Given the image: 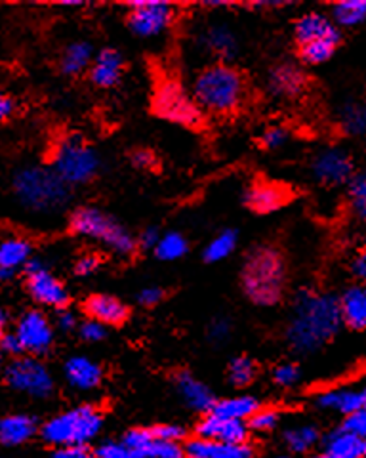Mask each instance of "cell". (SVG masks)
<instances>
[{
  "label": "cell",
  "mask_w": 366,
  "mask_h": 458,
  "mask_svg": "<svg viewBox=\"0 0 366 458\" xmlns=\"http://www.w3.org/2000/svg\"><path fill=\"white\" fill-rule=\"evenodd\" d=\"M340 327V308L334 296L304 291L294 302V315L287 336L295 352L312 353L332 340Z\"/></svg>",
  "instance_id": "obj_1"
},
{
  "label": "cell",
  "mask_w": 366,
  "mask_h": 458,
  "mask_svg": "<svg viewBox=\"0 0 366 458\" xmlns=\"http://www.w3.org/2000/svg\"><path fill=\"white\" fill-rule=\"evenodd\" d=\"M246 82L238 71L228 64H212L196 73L193 81V99L201 111L212 114H231L243 106Z\"/></svg>",
  "instance_id": "obj_2"
},
{
  "label": "cell",
  "mask_w": 366,
  "mask_h": 458,
  "mask_svg": "<svg viewBox=\"0 0 366 458\" xmlns=\"http://www.w3.org/2000/svg\"><path fill=\"white\" fill-rule=\"evenodd\" d=\"M287 269L280 252L273 247H258L243 267L245 294L258 306H273L285 294Z\"/></svg>",
  "instance_id": "obj_3"
},
{
  "label": "cell",
  "mask_w": 366,
  "mask_h": 458,
  "mask_svg": "<svg viewBox=\"0 0 366 458\" xmlns=\"http://www.w3.org/2000/svg\"><path fill=\"white\" fill-rule=\"evenodd\" d=\"M20 203L33 212H54L69 200V185L52 168L27 166L13 178Z\"/></svg>",
  "instance_id": "obj_4"
},
{
  "label": "cell",
  "mask_w": 366,
  "mask_h": 458,
  "mask_svg": "<svg viewBox=\"0 0 366 458\" xmlns=\"http://www.w3.org/2000/svg\"><path fill=\"white\" fill-rule=\"evenodd\" d=\"M102 414L90 405H80L67 412L50 419L40 428V434L52 445L63 447H84L102 429Z\"/></svg>",
  "instance_id": "obj_5"
},
{
  "label": "cell",
  "mask_w": 366,
  "mask_h": 458,
  "mask_svg": "<svg viewBox=\"0 0 366 458\" xmlns=\"http://www.w3.org/2000/svg\"><path fill=\"white\" fill-rule=\"evenodd\" d=\"M71 229L77 235L100 241L121 256H130L136 250L134 237L126 229L100 208L84 207L75 210L71 216Z\"/></svg>",
  "instance_id": "obj_6"
},
{
  "label": "cell",
  "mask_w": 366,
  "mask_h": 458,
  "mask_svg": "<svg viewBox=\"0 0 366 458\" xmlns=\"http://www.w3.org/2000/svg\"><path fill=\"white\" fill-rule=\"evenodd\" d=\"M52 170L67 185H80L100 170V157L80 136H67L52 153Z\"/></svg>",
  "instance_id": "obj_7"
},
{
  "label": "cell",
  "mask_w": 366,
  "mask_h": 458,
  "mask_svg": "<svg viewBox=\"0 0 366 458\" xmlns=\"http://www.w3.org/2000/svg\"><path fill=\"white\" fill-rule=\"evenodd\" d=\"M154 111L162 119L183 126H196L203 119V111L195 104L193 96L176 81H164L154 92Z\"/></svg>",
  "instance_id": "obj_8"
},
{
  "label": "cell",
  "mask_w": 366,
  "mask_h": 458,
  "mask_svg": "<svg viewBox=\"0 0 366 458\" xmlns=\"http://www.w3.org/2000/svg\"><path fill=\"white\" fill-rule=\"evenodd\" d=\"M6 382L13 390L31 397H48L54 390V377L37 357H18L6 367Z\"/></svg>",
  "instance_id": "obj_9"
},
{
  "label": "cell",
  "mask_w": 366,
  "mask_h": 458,
  "mask_svg": "<svg viewBox=\"0 0 366 458\" xmlns=\"http://www.w3.org/2000/svg\"><path fill=\"white\" fill-rule=\"evenodd\" d=\"M23 269L27 274V289H29L33 300L48 308L63 310L67 306L69 293L65 284L55 279L38 258H29Z\"/></svg>",
  "instance_id": "obj_10"
},
{
  "label": "cell",
  "mask_w": 366,
  "mask_h": 458,
  "mask_svg": "<svg viewBox=\"0 0 366 458\" xmlns=\"http://www.w3.org/2000/svg\"><path fill=\"white\" fill-rule=\"evenodd\" d=\"M176 18V8L168 3H134L129 12V25L137 37L153 38L162 35Z\"/></svg>",
  "instance_id": "obj_11"
},
{
  "label": "cell",
  "mask_w": 366,
  "mask_h": 458,
  "mask_svg": "<svg viewBox=\"0 0 366 458\" xmlns=\"http://www.w3.org/2000/svg\"><path fill=\"white\" fill-rule=\"evenodd\" d=\"M23 352H29L33 355L46 353L54 344V328L52 323L45 313L40 311H27L21 315L18 321L16 333Z\"/></svg>",
  "instance_id": "obj_12"
},
{
  "label": "cell",
  "mask_w": 366,
  "mask_h": 458,
  "mask_svg": "<svg viewBox=\"0 0 366 458\" xmlns=\"http://www.w3.org/2000/svg\"><path fill=\"white\" fill-rule=\"evenodd\" d=\"M312 172L317 182L325 185H340L354 176V161L340 148L322 149L315 155Z\"/></svg>",
  "instance_id": "obj_13"
},
{
  "label": "cell",
  "mask_w": 366,
  "mask_h": 458,
  "mask_svg": "<svg viewBox=\"0 0 366 458\" xmlns=\"http://www.w3.org/2000/svg\"><path fill=\"white\" fill-rule=\"evenodd\" d=\"M196 437L221 443H246L248 426L241 420L220 419L216 414L208 412L206 417L196 424Z\"/></svg>",
  "instance_id": "obj_14"
},
{
  "label": "cell",
  "mask_w": 366,
  "mask_h": 458,
  "mask_svg": "<svg viewBox=\"0 0 366 458\" xmlns=\"http://www.w3.org/2000/svg\"><path fill=\"white\" fill-rule=\"evenodd\" d=\"M189 458H252L254 451L248 443H221L195 437L183 449Z\"/></svg>",
  "instance_id": "obj_15"
},
{
  "label": "cell",
  "mask_w": 366,
  "mask_h": 458,
  "mask_svg": "<svg viewBox=\"0 0 366 458\" xmlns=\"http://www.w3.org/2000/svg\"><path fill=\"white\" fill-rule=\"evenodd\" d=\"M305 89L304 71L294 64H280L267 77V90L275 98H295Z\"/></svg>",
  "instance_id": "obj_16"
},
{
  "label": "cell",
  "mask_w": 366,
  "mask_h": 458,
  "mask_svg": "<svg viewBox=\"0 0 366 458\" xmlns=\"http://www.w3.org/2000/svg\"><path fill=\"white\" fill-rule=\"evenodd\" d=\"M295 40L300 47L317 40H340V31L325 13L312 12L295 23Z\"/></svg>",
  "instance_id": "obj_17"
},
{
  "label": "cell",
  "mask_w": 366,
  "mask_h": 458,
  "mask_svg": "<svg viewBox=\"0 0 366 458\" xmlns=\"http://www.w3.org/2000/svg\"><path fill=\"white\" fill-rule=\"evenodd\" d=\"M199 45L208 54H212V55H216V57H220V60H225V62L233 60V57L238 52L237 37L225 23L208 25L199 37Z\"/></svg>",
  "instance_id": "obj_18"
},
{
  "label": "cell",
  "mask_w": 366,
  "mask_h": 458,
  "mask_svg": "<svg viewBox=\"0 0 366 458\" xmlns=\"http://www.w3.org/2000/svg\"><path fill=\"white\" fill-rule=\"evenodd\" d=\"M84 311L88 318L102 325H122L129 318V308H126L119 298L109 294L90 296L84 304Z\"/></svg>",
  "instance_id": "obj_19"
},
{
  "label": "cell",
  "mask_w": 366,
  "mask_h": 458,
  "mask_svg": "<svg viewBox=\"0 0 366 458\" xmlns=\"http://www.w3.org/2000/svg\"><path fill=\"white\" fill-rule=\"evenodd\" d=\"M176 388L186 401V405L193 411L199 412H210L216 403L214 394L210 392L208 386H204L201 380H196L189 372H179L176 377Z\"/></svg>",
  "instance_id": "obj_20"
},
{
  "label": "cell",
  "mask_w": 366,
  "mask_h": 458,
  "mask_svg": "<svg viewBox=\"0 0 366 458\" xmlns=\"http://www.w3.org/2000/svg\"><path fill=\"white\" fill-rule=\"evenodd\" d=\"M65 378L77 390H94L102 382V367L88 357H71L65 363Z\"/></svg>",
  "instance_id": "obj_21"
},
{
  "label": "cell",
  "mask_w": 366,
  "mask_h": 458,
  "mask_svg": "<svg viewBox=\"0 0 366 458\" xmlns=\"http://www.w3.org/2000/svg\"><path fill=\"white\" fill-rule=\"evenodd\" d=\"M337 308H340L342 323L347 327L355 331H362L366 327V291L362 286H349L344 296L337 300Z\"/></svg>",
  "instance_id": "obj_22"
},
{
  "label": "cell",
  "mask_w": 366,
  "mask_h": 458,
  "mask_svg": "<svg viewBox=\"0 0 366 458\" xmlns=\"http://www.w3.org/2000/svg\"><path fill=\"white\" fill-rule=\"evenodd\" d=\"M122 73V55L117 50H102L96 55L92 71H90V79L96 86L100 89H111L115 86L121 79Z\"/></svg>",
  "instance_id": "obj_23"
},
{
  "label": "cell",
  "mask_w": 366,
  "mask_h": 458,
  "mask_svg": "<svg viewBox=\"0 0 366 458\" xmlns=\"http://www.w3.org/2000/svg\"><path fill=\"white\" fill-rule=\"evenodd\" d=\"M246 205L260 214L273 212L287 203V191L275 183L260 182L246 191Z\"/></svg>",
  "instance_id": "obj_24"
},
{
  "label": "cell",
  "mask_w": 366,
  "mask_h": 458,
  "mask_svg": "<svg viewBox=\"0 0 366 458\" xmlns=\"http://www.w3.org/2000/svg\"><path fill=\"white\" fill-rule=\"evenodd\" d=\"M37 432L35 419L27 414H10L0 419V443L6 447H16L29 441Z\"/></svg>",
  "instance_id": "obj_25"
},
{
  "label": "cell",
  "mask_w": 366,
  "mask_h": 458,
  "mask_svg": "<svg viewBox=\"0 0 366 458\" xmlns=\"http://www.w3.org/2000/svg\"><path fill=\"white\" fill-rule=\"evenodd\" d=\"M31 258V245L25 239H6L0 242V279H8Z\"/></svg>",
  "instance_id": "obj_26"
},
{
  "label": "cell",
  "mask_w": 366,
  "mask_h": 458,
  "mask_svg": "<svg viewBox=\"0 0 366 458\" xmlns=\"http://www.w3.org/2000/svg\"><path fill=\"white\" fill-rule=\"evenodd\" d=\"M317 403L322 409L337 411L342 414H351L362 411L366 405V392L364 390H330L317 397Z\"/></svg>",
  "instance_id": "obj_27"
},
{
  "label": "cell",
  "mask_w": 366,
  "mask_h": 458,
  "mask_svg": "<svg viewBox=\"0 0 366 458\" xmlns=\"http://www.w3.org/2000/svg\"><path fill=\"white\" fill-rule=\"evenodd\" d=\"M325 454L330 458H362L366 454V443L362 437L337 429V432L329 436Z\"/></svg>",
  "instance_id": "obj_28"
},
{
  "label": "cell",
  "mask_w": 366,
  "mask_h": 458,
  "mask_svg": "<svg viewBox=\"0 0 366 458\" xmlns=\"http://www.w3.org/2000/svg\"><path fill=\"white\" fill-rule=\"evenodd\" d=\"M260 409L258 401L250 395H243V397H233V399H223L214 403L212 407V414L220 419H229V420H241L245 422L246 419H250L252 414Z\"/></svg>",
  "instance_id": "obj_29"
},
{
  "label": "cell",
  "mask_w": 366,
  "mask_h": 458,
  "mask_svg": "<svg viewBox=\"0 0 366 458\" xmlns=\"http://www.w3.org/2000/svg\"><path fill=\"white\" fill-rule=\"evenodd\" d=\"M92 62V45L90 42L77 40L69 45L62 55V71L67 75H79Z\"/></svg>",
  "instance_id": "obj_30"
},
{
  "label": "cell",
  "mask_w": 366,
  "mask_h": 458,
  "mask_svg": "<svg viewBox=\"0 0 366 458\" xmlns=\"http://www.w3.org/2000/svg\"><path fill=\"white\" fill-rule=\"evenodd\" d=\"M332 18L340 27H357L366 20V3L362 0H344L332 6Z\"/></svg>",
  "instance_id": "obj_31"
},
{
  "label": "cell",
  "mask_w": 366,
  "mask_h": 458,
  "mask_svg": "<svg viewBox=\"0 0 366 458\" xmlns=\"http://www.w3.org/2000/svg\"><path fill=\"white\" fill-rule=\"evenodd\" d=\"M187 249H189L187 239L181 233L172 232V233L161 235L157 247H154V252H157L161 260L172 262V260H178V258H181V256H186Z\"/></svg>",
  "instance_id": "obj_32"
},
{
  "label": "cell",
  "mask_w": 366,
  "mask_h": 458,
  "mask_svg": "<svg viewBox=\"0 0 366 458\" xmlns=\"http://www.w3.org/2000/svg\"><path fill=\"white\" fill-rule=\"evenodd\" d=\"M235 247H237V233L233 229H225V232H221L208 242L204 249V258L208 262L225 260V258L233 254Z\"/></svg>",
  "instance_id": "obj_33"
},
{
  "label": "cell",
  "mask_w": 366,
  "mask_h": 458,
  "mask_svg": "<svg viewBox=\"0 0 366 458\" xmlns=\"http://www.w3.org/2000/svg\"><path fill=\"white\" fill-rule=\"evenodd\" d=\"M287 445L294 451V453H305L312 447L317 445L319 441V429L315 426H295L285 434Z\"/></svg>",
  "instance_id": "obj_34"
},
{
  "label": "cell",
  "mask_w": 366,
  "mask_h": 458,
  "mask_svg": "<svg viewBox=\"0 0 366 458\" xmlns=\"http://www.w3.org/2000/svg\"><path fill=\"white\" fill-rule=\"evenodd\" d=\"M340 40H317V42H309V45L300 47V55L302 60L309 65H319L329 62L334 55Z\"/></svg>",
  "instance_id": "obj_35"
},
{
  "label": "cell",
  "mask_w": 366,
  "mask_h": 458,
  "mask_svg": "<svg viewBox=\"0 0 366 458\" xmlns=\"http://www.w3.org/2000/svg\"><path fill=\"white\" fill-rule=\"evenodd\" d=\"M340 124L349 136H362L366 132V111L361 104H347L342 109Z\"/></svg>",
  "instance_id": "obj_36"
},
{
  "label": "cell",
  "mask_w": 366,
  "mask_h": 458,
  "mask_svg": "<svg viewBox=\"0 0 366 458\" xmlns=\"http://www.w3.org/2000/svg\"><path fill=\"white\" fill-rule=\"evenodd\" d=\"M256 377V365L248 357H237V360L231 361L229 365V380L233 382V386H248Z\"/></svg>",
  "instance_id": "obj_37"
},
{
  "label": "cell",
  "mask_w": 366,
  "mask_h": 458,
  "mask_svg": "<svg viewBox=\"0 0 366 458\" xmlns=\"http://www.w3.org/2000/svg\"><path fill=\"white\" fill-rule=\"evenodd\" d=\"M122 443L137 458H147L149 456V449H151V443H153L151 429H130V432L124 436Z\"/></svg>",
  "instance_id": "obj_38"
},
{
  "label": "cell",
  "mask_w": 366,
  "mask_h": 458,
  "mask_svg": "<svg viewBox=\"0 0 366 458\" xmlns=\"http://www.w3.org/2000/svg\"><path fill=\"white\" fill-rule=\"evenodd\" d=\"M349 200L357 216H366V176L357 174L349 178Z\"/></svg>",
  "instance_id": "obj_39"
},
{
  "label": "cell",
  "mask_w": 366,
  "mask_h": 458,
  "mask_svg": "<svg viewBox=\"0 0 366 458\" xmlns=\"http://www.w3.org/2000/svg\"><path fill=\"white\" fill-rule=\"evenodd\" d=\"M279 412L273 409H258L250 420V428L256 429V432H271L273 428L279 426Z\"/></svg>",
  "instance_id": "obj_40"
},
{
  "label": "cell",
  "mask_w": 366,
  "mask_h": 458,
  "mask_svg": "<svg viewBox=\"0 0 366 458\" xmlns=\"http://www.w3.org/2000/svg\"><path fill=\"white\" fill-rule=\"evenodd\" d=\"M183 456H186V451H183V447L179 445V443L161 441V439H154L153 437V443H151V449H149V456L147 458H183Z\"/></svg>",
  "instance_id": "obj_41"
},
{
  "label": "cell",
  "mask_w": 366,
  "mask_h": 458,
  "mask_svg": "<svg viewBox=\"0 0 366 458\" xmlns=\"http://www.w3.org/2000/svg\"><path fill=\"white\" fill-rule=\"evenodd\" d=\"M344 432L351 434V436H357V437H366V411H357V412H351L345 417L342 428Z\"/></svg>",
  "instance_id": "obj_42"
},
{
  "label": "cell",
  "mask_w": 366,
  "mask_h": 458,
  "mask_svg": "<svg viewBox=\"0 0 366 458\" xmlns=\"http://www.w3.org/2000/svg\"><path fill=\"white\" fill-rule=\"evenodd\" d=\"M273 378L280 386V388H290V386H294L300 380V370L292 363H283L275 369Z\"/></svg>",
  "instance_id": "obj_43"
},
{
  "label": "cell",
  "mask_w": 366,
  "mask_h": 458,
  "mask_svg": "<svg viewBox=\"0 0 366 458\" xmlns=\"http://www.w3.org/2000/svg\"><path fill=\"white\" fill-rule=\"evenodd\" d=\"M288 141V132L283 126H271L262 134V146L265 149H279Z\"/></svg>",
  "instance_id": "obj_44"
},
{
  "label": "cell",
  "mask_w": 366,
  "mask_h": 458,
  "mask_svg": "<svg viewBox=\"0 0 366 458\" xmlns=\"http://www.w3.org/2000/svg\"><path fill=\"white\" fill-rule=\"evenodd\" d=\"M151 434L154 439L179 443L183 437H186V429L178 424H161V426H154L151 429Z\"/></svg>",
  "instance_id": "obj_45"
},
{
  "label": "cell",
  "mask_w": 366,
  "mask_h": 458,
  "mask_svg": "<svg viewBox=\"0 0 366 458\" xmlns=\"http://www.w3.org/2000/svg\"><path fill=\"white\" fill-rule=\"evenodd\" d=\"M94 458H137L124 443H104L96 449Z\"/></svg>",
  "instance_id": "obj_46"
},
{
  "label": "cell",
  "mask_w": 366,
  "mask_h": 458,
  "mask_svg": "<svg viewBox=\"0 0 366 458\" xmlns=\"http://www.w3.org/2000/svg\"><path fill=\"white\" fill-rule=\"evenodd\" d=\"M80 336H82V340H87V342H102L107 336L105 325L97 323L94 319L84 321L80 325Z\"/></svg>",
  "instance_id": "obj_47"
},
{
  "label": "cell",
  "mask_w": 366,
  "mask_h": 458,
  "mask_svg": "<svg viewBox=\"0 0 366 458\" xmlns=\"http://www.w3.org/2000/svg\"><path fill=\"white\" fill-rule=\"evenodd\" d=\"M162 298H164V291L159 289V286H146V289H142L137 294L139 304L147 308L157 306Z\"/></svg>",
  "instance_id": "obj_48"
},
{
  "label": "cell",
  "mask_w": 366,
  "mask_h": 458,
  "mask_svg": "<svg viewBox=\"0 0 366 458\" xmlns=\"http://www.w3.org/2000/svg\"><path fill=\"white\" fill-rule=\"evenodd\" d=\"M231 335V323L229 319H216L210 325V338L214 342H223L228 340Z\"/></svg>",
  "instance_id": "obj_49"
},
{
  "label": "cell",
  "mask_w": 366,
  "mask_h": 458,
  "mask_svg": "<svg viewBox=\"0 0 366 458\" xmlns=\"http://www.w3.org/2000/svg\"><path fill=\"white\" fill-rule=\"evenodd\" d=\"M23 352L21 344L18 340V336L13 333H4L0 336V353H8V355H20Z\"/></svg>",
  "instance_id": "obj_50"
},
{
  "label": "cell",
  "mask_w": 366,
  "mask_h": 458,
  "mask_svg": "<svg viewBox=\"0 0 366 458\" xmlns=\"http://www.w3.org/2000/svg\"><path fill=\"white\" fill-rule=\"evenodd\" d=\"M97 267H100V260H97L96 256H82L75 266V271L80 277H88Z\"/></svg>",
  "instance_id": "obj_51"
},
{
  "label": "cell",
  "mask_w": 366,
  "mask_h": 458,
  "mask_svg": "<svg viewBox=\"0 0 366 458\" xmlns=\"http://www.w3.org/2000/svg\"><path fill=\"white\" fill-rule=\"evenodd\" d=\"M55 325H58L62 331H73V328L77 327V318H75V313H71L69 310H60V313H58V318H55Z\"/></svg>",
  "instance_id": "obj_52"
},
{
  "label": "cell",
  "mask_w": 366,
  "mask_h": 458,
  "mask_svg": "<svg viewBox=\"0 0 366 458\" xmlns=\"http://www.w3.org/2000/svg\"><path fill=\"white\" fill-rule=\"evenodd\" d=\"M161 239V233L157 232L154 227H147L146 232L142 233V237H139V247L146 249V250H154V247H157V242Z\"/></svg>",
  "instance_id": "obj_53"
},
{
  "label": "cell",
  "mask_w": 366,
  "mask_h": 458,
  "mask_svg": "<svg viewBox=\"0 0 366 458\" xmlns=\"http://www.w3.org/2000/svg\"><path fill=\"white\" fill-rule=\"evenodd\" d=\"M54 458H94L84 447H63L54 454Z\"/></svg>",
  "instance_id": "obj_54"
},
{
  "label": "cell",
  "mask_w": 366,
  "mask_h": 458,
  "mask_svg": "<svg viewBox=\"0 0 366 458\" xmlns=\"http://www.w3.org/2000/svg\"><path fill=\"white\" fill-rule=\"evenodd\" d=\"M132 163L137 168H149V166H153L154 159H153V155L149 151H136L132 155Z\"/></svg>",
  "instance_id": "obj_55"
},
{
  "label": "cell",
  "mask_w": 366,
  "mask_h": 458,
  "mask_svg": "<svg viewBox=\"0 0 366 458\" xmlns=\"http://www.w3.org/2000/svg\"><path fill=\"white\" fill-rule=\"evenodd\" d=\"M12 113H13V102L3 90H0V121H6Z\"/></svg>",
  "instance_id": "obj_56"
},
{
  "label": "cell",
  "mask_w": 366,
  "mask_h": 458,
  "mask_svg": "<svg viewBox=\"0 0 366 458\" xmlns=\"http://www.w3.org/2000/svg\"><path fill=\"white\" fill-rule=\"evenodd\" d=\"M351 269H354L355 277L364 279V277H366V256H364V254H359V256L355 258V260H354V264H351Z\"/></svg>",
  "instance_id": "obj_57"
},
{
  "label": "cell",
  "mask_w": 366,
  "mask_h": 458,
  "mask_svg": "<svg viewBox=\"0 0 366 458\" xmlns=\"http://www.w3.org/2000/svg\"><path fill=\"white\" fill-rule=\"evenodd\" d=\"M6 313L3 311V310H0V336H3L4 335V328H6Z\"/></svg>",
  "instance_id": "obj_58"
},
{
  "label": "cell",
  "mask_w": 366,
  "mask_h": 458,
  "mask_svg": "<svg viewBox=\"0 0 366 458\" xmlns=\"http://www.w3.org/2000/svg\"><path fill=\"white\" fill-rule=\"evenodd\" d=\"M313 458H330L329 454H319V456H313Z\"/></svg>",
  "instance_id": "obj_59"
},
{
  "label": "cell",
  "mask_w": 366,
  "mask_h": 458,
  "mask_svg": "<svg viewBox=\"0 0 366 458\" xmlns=\"http://www.w3.org/2000/svg\"><path fill=\"white\" fill-rule=\"evenodd\" d=\"M0 367H3V353H0Z\"/></svg>",
  "instance_id": "obj_60"
},
{
  "label": "cell",
  "mask_w": 366,
  "mask_h": 458,
  "mask_svg": "<svg viewBox=\"0 0 366 458\" xmlns=\"http://www.w3.org/2000/svg\"><path fill=\"white\" fill-rule=\"evenodd\" d=\"M277 458H288V456H277Z\"/></svg>",
  "instance_id": "obj_61"
}]
</instances>
